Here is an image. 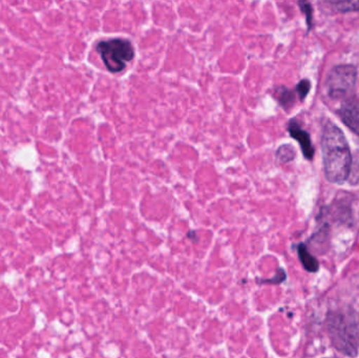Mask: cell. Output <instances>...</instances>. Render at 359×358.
<instances>
[{
    "instance_id": "2",
    "label": "cell",
    "mask_w": 359,
    "mask_h": 358,
    "mask_svg": "<svg viewBox=\"0 0 359 358\" xmlns=\"http://www.w3.org/2000/svg\"><path fill=\"white\" fill-rule=\"evenodd\" d=\"M359 317L353 313L335 312L329 315L327 328L333 345L348 357L358 354Z\"/></svg>"
},
{
    "instance_id": "7",
    "label": "cell",
    "mask_w": 359,
    "mask_h": 358,
    "mask_svg": "<svg viewBox=\"0 0 359 358\" xmlns=\"http://www.w3.org/2000/svg\"><path fill=\"white\" fill-rule=\"evenodd\" d=\"M297 252H299V260H301L302 264L304 265L306 270L310 271V273H316L318 270V262L314 256L310 254L307 247L304 244H301Z\"/></svg>"
},
{
    "instance_id": "11",
    "label": "cell",
    "mask_w": 359,
    "mask_h": 358,
    "mask_svg": "<svg viewBox=\"0 0 359 358\" xmlns=\"http://www.w3.org/2000/svg\"><path fill=\"white\" fill-rule=\"evenodd\" d=\"M310 88H311V85H310V82L308 81V80H302V81L297 84V92L301 100H304V99L306 98L308 92H309Z\"/></svg>"
},
{
    "instance_id": "9",
    "label": "cell",
    "mask_w": 359,
    "mask_h": 358,
    "mask_svg": "<svg viewBox=\"0 0 359 358\" xmlns=\"http://www.w3.org/2000/svg\"><path fill=\"white\" fill-rule=\"evenodd\" d=\"M295 157L294 149L291 145H283L276 151V158L282 163L292 161Z\"/></svg>"
},
{
    "instance_id": "10",
    "label": "cell",
    "mask_w": 359,
    "mask_h": 358,
    "mask_svg": "<svg viewBox=\"0 0 359 358\" xmlns=\"http://www.w3.org/2000/svg\"><path fill=\"white\" fill-rule=\"evenodd\" d=\"M339 12H352L359 10V1L331 2Z\"/></svg>"
},
{
    "instance_id": "3",
    "label": "cell",
    "mask_w": 359,
    "mask_h": 358,
    "mask_svg": "<svg viewBox=\"0 0 359 358\" xmlns=\"http://www.w3.org/2000/svg\"><path fill=\"white\" fill-rule=\"evenodd\" d=\"M107 71L113 74L121 73L128 62L136 56L132 41L124 38L102 40L96 46Z\"/></svg>"
},
{
    "instance_id": "1",
    "label": "cell",
    "mask_w": 359,
    "mask_h": 358,
    "mask_svg": "<svg viewBox=\"0 0 359 358\" xmlns=\"http://www.w3.org/2000/svg\"><path fill=\"white\" fill-rule=\"evenodd\" d=\"M322 147L326 178L332 183L347 180L351 170V151L343 132L331 122L325 125Z\"/></svg>"
},
{
    "instance_id": "5",
    "label": "cell",
    "mask_w": 359,
    "mask_h": 358,
    "mask_svg": "<svg viewBox=\"0 0 359 358\" xmlns=\"http://www.w3.org/2000/svg\"><path fill=\"white\" fill-rule=\"evenodd\" d=\"M344 123L359 136V102L356 99H349L344 103L341 111Z\"/></svg>"
},
{
    "instance_id": "6",
    "label": "cell",
    "mask_w": 359,
    "mask_h": 358,
    "mask_svg": "<svg viewBox=\"0 0 359 358\" xmlns=\"http://www.w3.org/2000/svg\"><path fill=\"white\" fill-rule=\"evenodd\" d=\"M288 132H290L291 137L294 138L295 140L299 141V145H301L302 151H303L304 156L307 159L311 160L314 155V147L311 143V139H310L308 132H306L294 120L289 122L288 124Z\"/></svg>"
},
{
    "instance_id": "4",
    "label": "cell",
    "mask_w": 359,
    "mask_h": 358,
    "mask_svg": "<svg viewBox=\"0 0 359 358\" xmlns=\"http://www.w3.org/2000/svg\"><path fill=\"white\" fill-rule=\"evenodd\" d=\"M358 71L352 65H339L329 74L327 90L333 99H341L349 96L355 88Z\"/></svg>"
},
{
    "instance_id": "8",
    "label": "cell",
    "mask_w": 359,
    "mask_h": 358,
    "mask_svg": "<svg viewBox=\"0 0 359 358\" xmlns=\"http://www.w3.org/2000/svg\"><path fill=\"white\" fill-rule=\"evenodd\" d=\"M276 92L278 102L285 109H289L294 103V95L285 86H280V88H276Z\"/></svg>"
},
{
    "instance_id": "12",
    "label": "cell",
    "mask_w": 359,
    "mask_h": 358,
    "mask_svg": "<svg viewBox=\"0 0 359 358\" xmlns=\"http://www.w3.org/2000/svg\"><path fill=\"white\" fill-rule=\"evenodd\" d=\"M299 6H301L302 10L306 13V16H307V22L309 25V27H311L312 25V8L311 4H308V2H299Z\"/></svg>"
}]
</instances>
